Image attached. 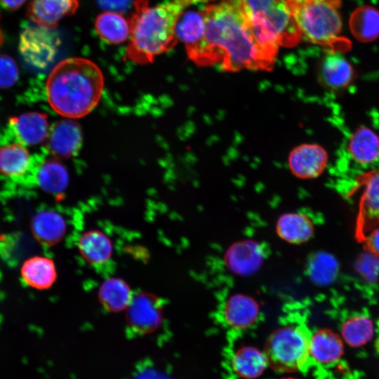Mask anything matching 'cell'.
Instances as JSON below:
<instances>
[{"label": "cell", "instance_id": "83f0119b", "mask_svg": "<svg viewBox=\"0 0 379 379\" xmlns=\"http://www.w3.org/2000/svg\"><path fill=\"white\" fill-rule=\"evenodd\" d=\"M206 28L204 8L182 11L175 25L178 39L182 41L185 48L197 45L204 38Z\"/></svg>", "mask_w": 379, "mask_h": 379}, {"label": "cell", "instance_id": "8fae6325", "mask_svg": "<svg viewBox=\"0 0 379 379\" xmlns=\"http://www.w3.org/2000/svg\"><path fill=\"white\" fill-rule=\"evenodd\" d=\"M220 313L222 324L234 331H242L253 326L260 315L255 300L241 293L228 297L222 303Z\"/></svg>", "mask_w": 379, "mask_h": 379}, {"label": "cell", "instance_id": "836d02e7", "mask_svg": "<svg viewBox=\"0 0 379 379\" xmlns=\"http://www.w3.org/2000/svg\"><path fill=\"white\" fill-rule=\"evenodd\" d=\"M96 1L100 8L107 11L120 12L128 8L132 0H96Z\"/></svg>", "mask_w": 379, "mask_h": 379}, {"label": "cell", "instance_id": "f546056e", "mask_svg": "<svg viewBox=\"0 0 379 379\" xmlns=\"http://www.w3.org/2000/svg\"><path fill=\"white\" fill-rule=\"evenodd\" d=\"M373 324L366 313L357 312L347 317L341 326L344 340L352 347H360L373 335Z\"/></svg>", "mask_w": 379, "mask_h": 379}, {"label": "cell", "instance_id": "7a4b0ae2", "mask_svg": "<svg viewBox=\"0 0 379 379\" xmlns=\"http://www.w3.org/2000/svg\"><path fill=\"white\" fill-rule=\"evenodd\" d=\"M103 87V75L96 64L86 58H71L52 69L46 92L55 112L67 118H80L96 107Z\"/></svg>", "mask_w": 379, "mask_h": 379}, {"label": "cell", "instance_id": "5bb4252c", "mask_svg": "<svg viewBox=\"0 0 379 379\" xmlns=\"http://www.w3.org/2000/svg\"><path fill=\"white\" fill-rule=\"evenodd\" d=\"M264 247L258 242L243 241L235 243L225 255L229 270L239 275L251 274L258 270L265 258Z\"/></svg>", "mask_w": 379, "mask_h": 379}, {"label": "cell", "instance_id": "ba28073f", "mask_svg": "<svg viewBox=\"0 0 379 379\" xmlns=\"http://www.w3.org/2000/svg\"><path fill=\"white\" fill-rule=\"evenodd\" d=\"M163 321V305L154 294L140 292L133 295L126 308V323L135 333L147 334L157 330Z\"/></svg>", "mask_w": 379, "mask_h": 379}, {"label": "cell", "instance_id": "d6a6232c", "mask_svg": "<svg viewBox=\"0 0 379 379\" xmlns=\"http://www.w3.org/2000/svg\"><path fill=\"white\" fill-rule=\"evenodd\" d=\"M373 256L371 253L363 255L358 265L359 272L369 280L375 279L379 272V260Z\"/></svg>", "mask_w": 379, "mask_h": 379}, {"label": "cell", "instance_id": "60d3db41", "mask_svg": "<svg viewBox=\"0 0 379 379\" xmlns=\"http://www.w3.org/2000/svg\"><path fill=\"white\" fill-rule=\"evenodd\" d=\"M281 379H298V378H293V377H285V378H283Z\"/></svg>", "mask_w": 379, "mask_h": 379}, {"label": "cell", "instance_id": "f35d334b", "mask_svg": "<svg viewBox=\"0 0 379 379\" xmlns=\"http://www.w3.org/2000/svg\"><path fill=\"white\" fill-rule=\"evenodd\" d=\"M287 1H288L290 4L295 5V4H300L305 2H307L312 0H287Z\"/></svg>", "mask_w": 379, "mask_h": 379}, {"label": "cell", "instance_id": "4dcf8cb0", "mask_svg": "<svg viewBox=\"0 0 379 379\" xmlns=\"http://www.w3.org/2000/svg\"><path fill=\"white\" fill-rule=\"evenodd\" d=\"M339 265L331 254L319 252L313 254L307 265V274L315 284L326 286L331 284L337 277Z\"/></svg>", "mask_w": 379, "mask_h": 379}, {"label": "cell", "instance_id": "4fadbf2b", "mask_svg": "<svg viewBox=\"0 0 379 379\" xmlns=\"http://www.w3.org/2000/svg\"><path fill=\"white\" fill-rule=\"evenodd\" d=\"M8 134L15 142L23 145H34L44 141L48 135V121L46 114L33 112L11 118Z\"/></svg>", "mask_w": 379, "mask_h": 379}, {"label": "cell", "instance_id": "9c48e42d", "mask_svg": "<svg viewBox=\"0 0 379 379\" xmlns=\"http://www.w3.org/2000/svg\"><path fill=\"white\" fill-rule=\"evenodd\" d=\"M37 158L32 157L20 143L4 145L0 148V174L17 183H32Z\"/></svg>", "mask_w": 379, "mask_h": 379}, {"label": "cell", "instance_id": "d4e9b609", "mask_svg": "<svg viewBox=\"0 0 379 379\" xmlns=\"http://www.w3.org/2000/svg\"><path fill=\"white\" fill-rule=\"evenodd\" d=\"M278 236L291 244H301L313 234L311 219L301 213H287L279 217L276 225Z\"/></svg>", "mask_w": 379, "mask_h": 379}, {"label": "cell", "instance_id": "d6986e66", "mask_svg": "<svg viewBox=\"0 0 379 379\" xmlns=\"http://www.w3.org/2000/svg\"><path fill=\"white\" fill-rule=\"evenodd\" d=\"M354 74L350 62L337 51H330L319 65V79L325 86L332 89L347 87L352 81Z\"/></svg>", "mask_w": 379, "mask_h": 379}, {"label": "cell", "instance_id": "ac0fdd59", "mask_svg": "<svg viewBox=\"0 0 379 379\" xmlns=\"http://www.w3.org/2000/svg\"><path fill=\"white\" fill-rule=\"evenodd\" d=\"M78 249L85 261L95 267L108 264L113 253L110 239L98 230L84 232L78 241Z\"/></svg>", "mask_w": 379, "mask_h": 379}, {"label": "cell", "instance_id": "3957f363", "mask_svg": "<svg viewBox=\"0 0 379 379\" xmlns=\"http://www.w3.org/2000/svg\"><path fill=\"white\" fill-rule=\"evenodd\" d=\"M187 6L181 0L166 1L156 6L148 0H135L129 20V42L126 57L145 65L172 49L176 44L177 20Z\"/></svg>", "mask_w": 379, "mask_h": 379}, {"label": "cell", "instance_id": "603a6c76", "mask_svg": "<svg viewBox=\"0 0 379 379\" xmlns=\"http://www.w3.org/2000/svg\"><path fill=\"white\" fill-rule=\"evenodd\" d=\"M348 149L357 164L364 166L372 165L379 160V137L370 128H359L352 135Z\"/></svg>", "mask_w": 379, "mask_h": 379}, {"label": "cell", "instance_id": "8d00e7d4", "mask_svg": "<svg viewBox=\"0 0 379 379\" xmlns=\"http://www.w3.org/2000/svg\"><path fill=\"white\" fill-rule=\"evenodd\" d=\"M183 1V3L187 6H189L192 4H198L203 2H206L208 1H213V0H181Z\"/></svg>", "mask_w": 379, "mask_h": 379}, {"label": "cell", "instance_id": "52a82bcc", "mask_svg": "<svg viewBox=\"0 0 379 379\" xmlns=\"http://www.w3.org/2000/svg\"><path fill=\"white\" fill-rule=\"evenodd\" d=\"M60 45V39L54 28L35 24L20 34L19 51L27 65L44 69L53 62Z\"/></svg>", "mask_w": 379, "mask_h": 379}, {"label": "cell", "instance_id": "7c38bea8", "mask_svg": "<svg viewBox=\"0 0 379 379\" xmlns=\"http://www.w3.org/2000/svg\"><path fill=\"white\" fill-rule=\"evenodd\" d=\"M359 201L356 236L364 242L369 232L379 226V171L368 174L364 180Z\"/></svg>", "mask_w": 379, "mask_h": 379}, {"label": "cell", "instance_id": "484cf974", "mask_svg": "<svg viewBox=\"0 0 379 379\" xmlns=\"http://www.w3.org/2000/svg\"><path fill=\"white\" fill-rule=\"evenodd\" d=\"M132 291L123 279L112 277L105 280L98 290V300L110 312H119L128 307L132 298Z\"/></svg>", "mask_w": 379, "mask_h": 379}, {"label": "cell", "instance_id": "4316f807", "mask_svg": "<svg viewBox=\"0 0 379 379\" xmlns=\"http://www.w3.org/2000/svg\"><path fill=\"white\" fill-rule=\"evenodd\" d=\"M95 27L98 35L112 44H121L129 38V21L118 12L106 11L100 13L95 20Z\"/></svg>", "mask_w": 379, "mask_h": 379}, {"label": "cell", "instance_id": "2e32d148", "mask_svg": "<svg viewBox=\"0 0 379 379\" xmlns=\"http://www.w3.org/2000/svg\"><path fill=\"white\" fill-rule=\"evenodd\" d=\"M82 133L79 125L69 119L55 123L50 132L48 146L51 152L60 158L72 157L79 151Z\"/></svg>", "mask_w": 379, "mask_h": 379}, {"label": "cell", "instance_id": "cb8c5ba5", "mask_svg": "<svg viewBox=\"0 0 379 379\" xmlns=\"http://www.w3.org/2000/svg\"><path fill=\"white\" fill-rule=\"evenodd\" d=\"M69 180L65 167L55 160L41 161L40 157L34 171L33 183L44 191L60 195L67 187Z\"/></svg>", "mask_w": 379, "mask_h": 379}, {"label": "cell", "instance_id": "ab89813d", "mask_svg": "<svg viewBox=\"0 0 379 379\" xmlns=\"http://www.w3.org/2000/svg\"><path fill=\"white\" fill-rule=\"evenodd\" d=\"M3 41H4V38H3L2 32L0 29V46L3 44Z\"/></svg>", "mask_w": 379, "mask_h": 379}, {"label": "cell", "instance_id": "1f68e13d", "mask_svg": "<svg viewBox=\"0 0 379 379\" xmlns=\"http://www.w3.org/2000/svg\"><path fill=\"white\" fill-rule=\"evenodd\" d=\"M18 77L19 72L15 61L8 56L0 55V88L12 86Z\"/></svg>", "mask_w": 379, "mask_h": 379}, {"label": "cell", "instance_id": "9a60e30c", "mask_svg": "<svg viewBox=\"0 0 379 379\" xmlns=\"http://www.w3.org/2000/svg\"><path fill=\"white\" fill-rule=\"evenodd\" d=\"M79 0H30L27 17L34 24L55 28L65 17L75 13Z\"/></svg>", "mask_w": 379, "mask_h": 379}, {"label": "cell", "instance_id": "74e56055", "mask_svg": "<svg viewBox=\"0 0 379 379\" xmlns=\"http://www.w3.org/2000/svg\"><path fill=\"white\" fill-rule=\"evenodd\" d=\"M376 331H377V336H376L375 345V349L377 352L379 353V320L378 321V323H377Z\"/></svg>", "mask_w": 379, "mask_h": 379}, {"label": "cell", "instance_id": "e0dca14e", "mask_svg": "<svg viewBox=\"0 0 379 379\" xmlns=\"http://www.w3.org/2000/svg\"><path fill=\"white\" fill-rule=\"evenodd\" d=\"M228 364L234 375L242 379H255L269 367L264 351L250 345L241 346L234 350Z\"/></svg>", "mask_w": 379, "mask_h": 379}, {"label": "cell", "instance_id": "277c9868", "mask_svg": "<svg viewBox=\"0 0 379 379\" xmlns=\"http://www.w3.org/2000/svg\"><path fill=\"white\" fill-rule=\"evenodd\" d=\"M243 14L260 48L276 60L279 46L293 47L302 34L287 0H227Z\"/></svg>", "mask_w": 379, "mask_h": 379}, {"label": "cell", "instance_id": "e575fe53", "mask_svg": "<svg viewBox=\"0 0 379 379\" xmlns=\"http://www.w3.org/2000/svg\"><path fill=\"white\" fill-rule=\"evenodd\" d=\"M364 243L368 253L379 256V226L369 232Z\"/></svg>", "mask_w": 379, "mask_h": 379}, {"label": "cell", "instance_id": "d590c367", "mask_svg": "<svg viewBox=\"0 0 379 379\" xmlns=\"http://www.w3.org/2000/svg\"><path fill=\"white\" fill-rule=\"evenodd\" d=\"M27 0H0L1 6L10 11L20 8Z\"/></svg>", "mask_w": 379, "mask_h": 379}, {"label": "cell", "instance_id": "ffe728a7", "mask_svg": "<svg viewBox=\"0 0 379 379\" xmlns=\"http://www.w3.org/2000/svg\"><path fill=\"white\" fill-rule=\"evenodd\" d=\"M343 351V341L334 332L320 329L311 333L310 354L313 364H333L341 358Z\"/></svg>", "mask_w": 379, "mask_h": 379}, {"label": "cell", "instance_id": "8992f818", "mask_svg": "<svg viewBox=\"0 0 379 379\" xmlns=\"http://www.w3.org/2000/svg\"><path fill=\"white\" fill-rule=\"evenodd\" d=\"M290 5L302 35L309 41L327 46L332 51L337 48L345 49L350 46L346 39L340 36V0H312Z\"/></svg>", "mask_w": 379, "mask_h": 379}, {"label": "cell", "instance_id": "5b68a950", "mask_svg": "<svg viewBox=\"0 0 379 379\" xmlns=\"http://www.w3.org/2000/svg\"><path fill=\"white\" fill-rule=\"evenodd\" d=\"M311 333L303 323L295 321L278 327L268 337L263 350L269 367L281 373L307 371L313 365Z\"/></svg>", "mask_w": 379, "mask_h": 379}, {"label": "cell", "instance_id": "6da1fadb", "mask_svg": "<svg viewBox=\"0 0 379 379\" xmlns=\"http://www.w3.org/2000/svg\"><path fill=\"white\" fill-rule=\"evenodd\" d=\"M206 28L203 39L186 48L188 58L200 67L222 72L242 69L271 71L275 60L257 44L241 11L225 0L204 8Z\"/></svg>", "mask_w": 379, "mask_h": 379}, {"label": "cell", "instance_id": "30bf717a", "mask_svg": "<svg viewBox=\"0 0 379 379\" xmlns=\"http://www.w3.org/2000/svg\"><path fill=\"white\" fill-rule=\"evenodd\" d=\"M328 154L320 145L304 143L295 147L288 157L291 173L296 178L308 180L319 177L328 164Z\"/></svg>", "mask_w": 379, "mask_h": 379}, {"label": "cell", "instance_id": "f1b7e54d", "mask_svg": "<svg viewBox=\"0 0 379 379\" xmlns=\"http://www.w3.org/2000/svg\"><path fill=\"white\" fill-rule=\"evenodd\" d=\"M350 27L359 41L375 40L379 37V11L370 6L357 8L350 16Z\"/></svg>", "mask_w": 379, "mask_h": 379}, {"label": "cell", "instance_id": "7402d4cb", "mask_svg": "<svg viewBox=\"0 0 379 379\" xmlns=\"http://www.w3.org/2000/svg\"><path fill=\"white\" fill-rule=\"evenodd\" d=\"M20 273L27 286L39 290L49 288L58 276L54 261L38 255L26 260L21 267Z\"/></svg>", "mask_w": 379, "mask_h": 379}, {"label": "cell", "instance_id": "44dd1931", "mask_svg": "<svg viewBox=\"0 0 379 379\" xmlns=\"http://www.w3.org/2000/svg\"><path fill=\"white\" fill-rule=\"evenodd\" d=\"M67 225L64 218L58 213L46 210L37 213L31 225L32 232L37 241L52 246L64 237Z\"/></svg>", "mask_w": 379, "mask_h": 379}]
</instances>
